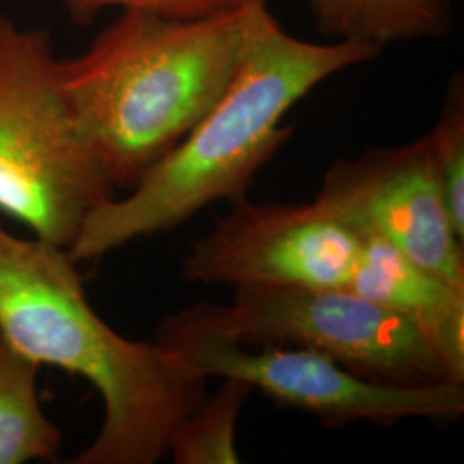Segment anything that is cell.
<instances>
[{
    "mask_svg": "<svg viewBox=\"0 0 464 464\" xmlns=\"http://www.w3.org/2000/svg\"><path fill=\"white\" fill-rule=\"evenodd\" d=\"M362 237L314 201L231 199V210L189 246L184 281L236 287H348Z\"/></svg>",
    "mask_w": 464,
    "mask_h": 464,
    "instance_id": "52a82bcc",
    "label": "cell"
},
{
    "mask_svg": "<svg viewBox=\"0 0 464 464\" xmlns=\"http://www.w3.org/2000/svg\"><path fill=\"white\" fill-rule=\"evenodd\" d=\"M0 339L99 391L102 427L71 464H155L174 429L207 398V377L178 353L130 341L95 314L66 249L2 226Z\"/></svg>",
    "mask_w": 464,
    "mask_h": 464,
    "instance_id": "7a4b0ae2",
    "label": "cell"
},
{
    "mask_svg": "<svg viewBox=\"0 0 464 464\" xmlns=\"http://www.w3.org/2000/svg\"><path fill=\"white\" fill-rule=\"evenodd\" d=\"M245 0H64L69 16L90 23L102 9L122 7L124 11L150 13L176 19L216 16L239 7Z\"/></svg>",
    "mask_w": 464,
    "mask_h": 464,
    "instance_id": "5bb4252c",
    "label": "cell"
},
{
    "mask_svg": "<svg viewBox=\"0 0 464 464\" xmlns=\"http://www.w3.org/2000/svg\"><path fill=\"white\" fill-rule=\"evenodd\" d=\"M429 136L452 227L464 241V83L461 74H456L449 84L439 122Z\"/></svg>",
    "mask_w": 464,
    "mask_h": 464,
    "instance_id": "4fadbf2b",
    "label": "cell"
},
{
    "mask_svg": "<svg viewBox=\"0 0 464 464\" xmlns=\"http://www.w3.org/2000/svg\"><path fill=\"white\" fill-rule=\"evenodd\" d=\"M310 5L322 34L379 47L449 28L448 0H310Z\"/></svg>",
    "mask_w": 464,
    "mask_h": 464,
    "instance_id": "30bf717a",
    "label": "cell"
},
{
    "mask_svg": "<svg viewBox=\"0 0 464 464\" xmlns=\"http://www.w3.org/2000/svg\"><path fill=\"white\" fill-rule=\"evenodd\" d=\"M248 383L224 379L218 392L203 399L174 429L167 452L178 464H236L239 452L236 429L251 394Z\"/></svg>",
    "mask_w": 464,
    "mask_h": 464,
    "instance_id": "7c38bea8",
    "label": "cell"
},
{
    "mask_svg": "<svg viewBox=\"0 0 464 464\" xmlns=\"http://www.w3.org/2000/svg\"><path fill=\"white\" fill-rule=\"evenodd\" d=\"M381 49L356 40H299L282 30L266 4L224 93L128 197H112L84 218L66 249L69 258L95 260L134 239L170 231L218 199L245 197L293 134L282 126L287 111L332 74L375 59Z\"/></svg>",
    "mask_w": 464,
    "mask_h": 464,
    "instance_id": "6da1fadb",
    "label": "cell"
},
{
    "mask_svg": "<svg viewBox=\"0 0 464 464\" xmlns=\"http://www.w3.org/2000/svg\"><path fill=\"white\" fill-rule=\"evenodd\" d=\"M112 193L63 92L49 34L0 16V212L67 249Z\"/></svg>",
    "mask_w": 464,
    "mask_h": 464,
    "instance_id": "277c9868",
    "label": "cell"
},
{
    "mask_svg": "<svg viewBox=\"0 0 464 464\" xmlns=\"http://www.w3.org/2000/svg\"><path fill=\"white\" fill-rule=\"evenodd\" d=\"M362 237V251L349 291L404 316L464 383V289L418 266L392 245Z\"/></svg>",
    "mask_w": 464,
    "mask_h": 464,
    "instance_id": "9c48e42d",
    "label": "cell"
},
{
    "mask_svg": "<svg viewBox=\"0 0 464 464\" xmlns=\"http://www.w3.org/2000/svg\"><path fill=\"white\" fill-rule=\"evenodd\" d=\"M266 0L198 19L124 14L59 80L86 143L114 188L131 189L231 83Z\"/></svg>",
    "mask_w": 464,
    "mask_h": 464,
    "instance_id": "3957f363",
    "label": "cell"
},
{
    "mask_svg": "<svg viewBox=\"0 0 464 464\" xmlns=\"http://www.w3.org/2000/svg\"><path fill=\"white\" fill-rule=\"evenodd\" d=\"M157 343L207 379L245 382L276 402L331 425H392L406 418L448 421L464 413V383L408 387L372 381L312 349L237 344L179 312L162 320Z\"/></svg>",
    "mask_w": 464,
    "mask_h": 464,
    "instance_id": "8992f818",
    "label": "cell"
},
{
    "mask_svg": "<svg viewBox=\"0 0 464 464\" xmlns=\"http://www.w3.org/2000/svg\"><path fill=\"white\" fill-rule=\"evenodd\" d=\"M40 365L0 339V464L52 459L63 446L61 430L38 399Z\"/></svg>",
    "mask_w": 464,
    "mask_h": 464,
    "instance_id": "8fae6325",
    "label": "cell"
},
{
    "mask_svg": "<svg viewBox=\"0 0 464 464\" xmlns=\"http://www.w3.org/2000/svg\"><path fill=\"white\" fill-rule=\"evenodd\" d=\"M179 314L243 346L312 349L372 381L459 383L410 320L346 287H236L227 304Z\"/></svg>",
    "mask_w": 464,
    "mask_h": 464,
    "instance_id": "5b68a950",
    "label": "cell"
},
{
    "mask_svg": "<svg viewBox=\"0 0 464 464\" xmlns=\"http://www.w3.org/2000/svg\"><path fill=\"white\" fill-rule=\"evenodd\" d=\"M314 203L358 236L379 237L464 289L463 239L449 217L429 134L335 160Z\"/></svg>",
    "mask_w": 464,
    "mask_h": 464,
    "instance_id": "ba28073f",
    "label": "cell"
}]
</instances>
